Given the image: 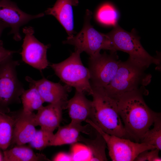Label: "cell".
Listing matches in <instances>:
<instances>
[{"instance_id":"18","label":"cell","mask_w":161,"mask_h":161,"mask_svg":"<svg viewBox=\"0 0 161 161\" xmlns=\"http://www.w3.org/2000/svg\"><path fill=\"white\" fill-rule=\"evenodd\" d=\"M24 145H16L8 150L4 151V161H49L44 155L35 153L30 147Z\"/></svg>"},{"instance_id":"26","label":"cell","mask_w":161,"mask_h":161,"mask_svg":"<svg viewBox=\"0 0 161 161\" xmlns=\"http://www.w3.org/2000/svg\"><path fill=\"white\" fill-rule=\"evenodd\" d=\"M16 52L5 49L3 47L2 41L0 40V64L9 58Z\"/></svg>"},{"instance_id":"7","label":"cell","mask_w":161,"mask_h":161,"mask_svg":"<svg viewBox=\"0 0 161 161\" xmlns=\"http://www.w3.org/2000/svg\"><path fill=\"white\" fill-rule=\"evenodd\" d=\"M18 61L12 56L0 64V112L8 113L10 106L21 103V95L24 90L17 77L16 68Z\"/></svg>"},{"instance_id":"6","label":"cell","mask_w":161,"mask_h":161,"mask_svg":"<svg viewBox=\"0 0 161 161\" xmlns=\"http://www.w3.org/2000/svg\"><path fill=\"white\" fill-rule=\"evenodd\" d=\"M92 14L90 11L87 10L84 24L81 31L76 35L67 38L63 43L73 45L75 50L81 53L85 52L90 57L99 55L102 49L109 50L113 52L112 42L108 34L99 32L91 25Z\"/></svg>"},{"instance_id":"1","label":"cell","mask_w":161,"mask_h":161,"mask_svg":"<svg viewBox=\"0 0 161 161\" xmlns=\"http://www.w3.org/2000/svg\"><path fill=\"white\" fill-rule=\"evenodd\" d=\"M139 92L123 95L115 99L120 117L129 137L138 141L153 124L160 114L148 106Z\"/></svg>"},{"instance_id":"17","label":"cell","mask_w":161,"mask_h":161,"mask_svg":"<svg viewBox=\"0 0 161 161\" xmlns=\"http://www.w3.org/2000/svg\"><path fill=\"white\" fill-rule=\"evenodd\" d=\"M87 126L71 121L66 125L59 126L57 131L54 134L50 146L71 144L79 141L80 133L89 134Z\"/></svg>"},{"instance_id":"14","label":"cell","mask_w":161,"mask_h":161,"mask_svg":"<svg viewBox=\"0 0 161 161\" xmlns=\"http://www.w3.org/2000/svg\"><path fill=\"white\" fill-rule=\"evenodd\" d=\"M67 101H59L43 106L35 114L36 126L53 132L59 126L62 117V111L66 108Z\"/></svg>"},{"instance_id":"10","label":"cell","mask_w":161,"mask_h":161,"mask_svg":"<svg viewBox=\"0 0 161 161\" xmlns=\"http://www.w3.org/2000/svg\"><path fill=\"white\" fill-rule=\"evenodd\" d=\"M25 34L20 53L25 63L41 72L48 66L47 51L49 45H44L39 41L33 35L34 31L31 27L23 29Z\"/></svg>"},{"instance_id":"4","label":"cell","mask_w":161,"mask_h":161,"mask_svg":"<svg viewBox=\"0 0 161 161\" xmlns=\"http://www.w3.org/2000/svg\"><path fill=\"white\" fill-rule=\"evenodd\" d=\"M112 30L107 33L111 40L113 52L120 50L127 53L128 60L145 69L152 64L159 65V58L151 56L142 46L140 38L133 29L128 32L120 27L117 24L114 26Z\"/></svg>"},{"instance_id":"23","label":"cell","mask_w":161,"mask_h":161,"mask_svg":"<svg viewBox=\"0 0 161 161\" xmlns=\"http://www.w3.org/2000/svg\"><path fill=\"white\" fill-rule=\"evenodd\" d=\"M98 20L100 23L113 26L117 24V12L114 7L109 3L102 5L99 9L97 15Z\"/></svg>"},{"instance_id":"5","label":"cell","mask_w":161,"mask_h":161,"mask_svg":"<svg viewBox=\"0 0 161 161\" xmlns=\"http://www.w3.org/2000/svg\"><path fill=\"white\" fill-rule=\"evenodd\" d=\"M81 53L75 50L67 58L60 63L52 64L50 66L61 80L76 90L91 95L92 87L89 69L83 64Z\"/></svg>"},{"instance_id":"20","label":"cell","mask_w":161,"mask_h":161,"mask_svg":"<svg viewBox=\"0 0 161 161\" xmlns=\"http://www.w3.org/2000/svg\"><path fill=\"white\" fill-rule=\"evenodd\" d=\"M79 141L83 142L88 148L91 153V160H107L105 152L106 145L103 138L98 132L94 139H86L80 136Z\"/></svg>"},{"instance_id":"9","label":"cell","mask_w":161,"mask_h":161,"mask_svg":"<svg viewBox=\"0 0 161 161\" xmlns=\"http://www.w3.org/2000/svg\"><path fill=\"white\" fill-rule=\"evenodd\" d=\"M110 55L104 52L95 56L90 57L89 71L92 86L104 88L115 77L121 61L115 52Z\"/></svg>"},{"instance_id":"19","label":"cell","mask_w":161,"mask_h":161,"mask_svg":"<svg viewBox=\"0 0 161 161\" xmlns=\"http://www.w3.org/2000/svg\"><path fill=\"white\" fill-rule=\"evenodd\" d=\"M14 123V112H0V148L3 151L7 150L11 143Z\"/></svg>"},{"instance_id":"28","label":"cell","mask_w":161,"mask_h":161,"mask_svg":"<svg viewBox=\"0 0 161 161\" xmlns=\"http://www.w3.org/2000/svg\"><path fill=\"white\" fill-rule=\"evenodd\" d=\"M3 161V157L0 152V161Z\"/></svg>"},{"instance_id":"15","label":"cell","mask_w":161,"mask_h":161,"mask_svg":"<svg viewBox=\"0 0 161 161\" xmlns=\"http://www.w3.org/2000/svg\"><path fill=\"white\" fill-rule=\"evenodd\" d=\"M78 0H57L52 7L48 8L44 14L55 17L63 26L68 36L71 38L75 33L73 7L77 6Z\"/></svg>"},{"instance_id":"11","label":"cell","mask_w":161,"mask_h":161,"mask_svg":"<svg viewBox=\"0 0 161 161\" xmlns=\"http://www.w3.org/2000/svg\"><path fill=\"white\" fill-rule=\"evenodd\" d=\"M44 15L40 13L35 15L28 14L21 10L11 0H0V21L11 28L9 34H13V38L18 41L21 39L19 28L31 20Z\"/></svg>"},{"instance_id":"27","label":"cell","mask_w":161,"mask_h":161,"mask_svg":"<svg viewBox=\"0 0 161 161\" xmlns=\"http://www.w3.org/2000/svg\"><path fill=\"white\" fill-rule=\"evenodd\" d=\"M7 27H8V26L6 24L0 21V38L3 30Z\"/></svg>"},{"instance_id":"22","label":"cell","mask_w":161,"mask_h":161,"mask_svg":"<svg viewBox=\"0 0 161 161\" xmlns=\"http://www.w3.org/2000/svg\"><path fill=\"white\" fill-rule=\"evenodd\" d=\"M153 128L149 129L145 133L141 140L154 146L156 148L161 150V119L160 114L155 119L153 123Z\"/></svg>"},{"instance_id":"12","label":"cell","mask_w":161,"mask_h":161,"mask_svg":"<svg viewBox=\"0 0 161 161\" xmlns=\"http://www.w3.org/2000/svg\"><path fill=\"white\" fill-rule=\"evenodd\" d=\"M25 79L29 83L30 86L37 89L44 102L52 103L67 101L68 93L71 87L52 82L45 78L35 80L27 76Z\"/></svg>"},{"instance_id":"3","label":"cell","mask_w":161,"mask_h":161,"mask_svg":"<svg viewBox=\"0 0 161 161\" xmlns=\"http://www.w3.org/2000/svg\"><path fill=\"white\" fill-rule=\"evenodd\" d=\"M145 69L129 60L121 61L115 77L103 88L109 96L115 99L132 92L145 95L148 92L145 87L151 78V75L145 72Z\"/></svg>"},{"instance_id":"16","label":"cell","mask_w":161,"mask_h":161,"mask_svg":"<svg viewBox=\"0 0 161 161\" xmlns=\"http://www.w3.org/2000/svg\"><path fill=\"white\" fill-rule=\"evenodd\" d=\"M71 122L81 123L89 119L92 108V101L88 100L83 92L76 90L74 96L66 102Z\"/></svg>"},{"instance_id":"2","label":"cell","mask_w":161,"mask_h":161,"mask_svg":"<svg viewBox=\"0 0 161 161\" xmlns=\"http://www.w3.org/2000/svg\"><path fill=\"white\" fill-rule=\"evenodd\" d=\"M92 86V108L89 119L108 134L129 137L119 114L116 100L109 96L103 88Z\"/></svg>"},{"instance_id":"25","label":"cell","mask_w":161,"mask_h":161,"mask_svg":"<svg viewBox=\"0 0 161 161\" xmlns=\"http://www.w3.org/2000/svg\"><path fill=\"white\" fill-rule=\"evenodd\" d=\"M144 151L140 153L135 159V161H161V158L159 156L158 149L155 148Z\"/></svg>"},{"instance_id":"8","label":"cell","mask_w":161,"mask_h":161,"mask_svg":"<svg viewBox=\"0 0 161 161\" xmlns=\"http://www.w3.org/2000/svg\"><path fill=\"white\" fill-rule=\"evenodd\" d=\"M85 122L103 137L107 146L109 155L112 161H134L142 152L156 148L154 146L144 143H135L129 139L108 134L89 119L86 120Z\"/></svg>"},{"instance_id":"21","label":"cell","mask_w":161,"mask_h":161,"mask_svg":"<svg viewBox=\"0 0 161 161\" xmlns=\"http://www.w3.org/2000/svg\"><path fill=\"white\" fill-rule=\"evenodd\" d=\"M21 99L23 110L28 112L38 110L43 106L44 102L38 90L33 86H30L29 89L24 90Z\"/></svg>"},{"instance_id":"24","label":"cell","mask_w":161,"mask_h":161,"mask_svg":"<svg viewBox=\"0 0 161 161\" xmlns=\"http://www.w3.org/2000/svg\"><path fill=\"white\" fill-rule=\"evenodd\" d=\"M54 134L53 132L41 128L36 130L32 139L29 143L30 146L41 150L50 146Z\"/></svg>"},{"instance_id":"13","label":"cell","mask_w":161,"mask_h":161,"mask_svg":"<svg viewBox=\"0 0 161 161\" xmlns=\"http://www.w3.org/2000/svg\"><path fill=\"white\" fill-rule=\"evenodd\" d=\"M15 123L11 143L16 145L29 143L36 131L35 121V114L33 112H14Z\"/></svg>"}]
</instances>
